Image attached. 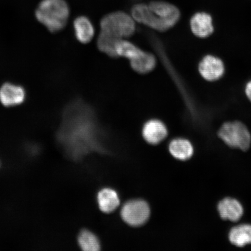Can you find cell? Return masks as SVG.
I'll return each mask as SVG.
<instances>
[{"instance_id":"cell-1","label":"cell","mask_w":251,"mask_h":251,"mask_svg":"<svg viewBox=\"0 0 251 251\" xmlns=\"http://www.w3.org/2000/svg\"><path fill=\"white\" fill-rule=\"evenodd\" d=\"M102 137L92 106L80 99L65 106L56 139L70 158L79 160L88 153L102 150Z\"/></svg>"},{"instance_id":"cell-2","label":"cell","mask_w":251,"mask_h":251,"mask_svg":"<svg viewBox=\"0 0 251 251\" xmlns=\"http://www.w3.org/2000/svg\"><path fill=\"white\" fill-rule=\"evenodd\" d=\"M135 21L152 29L165 31L177 23L180 17L178 9L170 3L152 1L149 4H139L131 9Z\"/></svg>"},{"instance_id":"cell-3","label":"cell","mask_w":251,"mask_h":251,"mask_svg":"<svg viewBox=\"0 0 251 251\" xmlns=\"http://www.w3.org/2000/svg\"><path fill=\"white\" fill-rule=\"evenodd\" d=\"M70 14V8L65 0H42L35 12L37 20L52 33L64 29Z\"/></svg>"},{"instance_id":"cell-4","label":"cell","mask_w":251,"mask_h":251,"mask_svg":"<svg viewBox=\"0 0 251 251\" xmlns=\"http://www.w3.org/2000/svg\"><path fill=\"white\" fill-rule=\"evenodd\" d=\"M217 136L229 148L246 152L251 145V133L247 126L240 121L225 122L219 127Z\"/></svg>"},{"instance_id":"cell-5","label":"cell","mask_w":251,"mask_h":251,"mask_svg":"<svg viewBox=\"0 0 251 251\" xmlns=\"http://www.w3.org/2000/svg\"><path fill=\"white\" fill-rule=\"evenodd\" d=\"M132 17L125 12H112L103 17L100 23L101 31L112 34L118 38L125 39L133 36L136 24Z\"/></svg>"},{"instance_id":"cell-6","label":"cell","mask_w":251,"mask_h":251,"mask_svg":"<svg viewBox=\"0 0 251 251\" xmlns=\"http://www.w3.org/2000/svg\"><path fill=\"white\" fill-rule=\"evenodd\" d=\"M150 215L149 204L143 200H131L122 207L121 216L126 224L139 227L148 221Z\"/></svg>"},{"instance_id":"cell-7","label":"cell","mask_w":251,"mask_h":251,"mask_svg":"<svg viewBox=\"0 0 251 251\" xmlns=\"http://www.w3.org/2000/svg\"><path fill=\"white\" fill-rule=\"evenodd\" d=\"M217 211L222 221L233 225L240 222L244 214L242 203L231 197H226L220 200L217 204Z\"/></svg>"},{"instance_id":"cell-8","label":"cell","mask_w":251,"mask_h":251,"mask_svg":"<svg viewBox=\"0 0 251 251\" xmlns=\"http://www.w3.org/2000/svg\"><path fill=\"white\" fill-rule=\"evenodd\" d=\"M24 87L11 82L0 86V102L5 107H14L23 103L26 99Z\"/></svg>"},{"instance_id":"cell-9","label":"cell","mask_w":251,"mask_h":251,"mask_svg":"<svg viewBox=\"0 0 251 251\" xmlns=\"http://www.w3.org/2000/svg\"><path fill=\"white\" fill-rule=\"evenodd\" d=\"M229 242L238 249L251 246V224L239 222L231 227L228 233Z\"/></svg>"},{"instance_id":"cell-10","label":"cell","mask_w":251,"mask_h":251,"mask_svg":"<svg viewBox=\"0 0 251 251\" xmlns=\"http://www.w3.org/2000/svg\"><path fill=\"white\" fill-rule=\"evenodd\" d=\"M142 134L147 143L156 145L166 139L168 130L164 122L152 119L146 122L143 126Z\"/></svg>"},{"instance_id":"cell-11","label":"cell","mask_w":251,"mask_h":251,"mask_svg":"<svg viewBox=\"0 0 251 251\" xmlns=\"http://www.w3.org/2000/svg\"><path fill=\"white\" fill-rule=\"evenodd\" d=\"M199 71L205 80L211 81L217 80L224 74V63L215 56H206L200 64Z\"/></svg>"},{"instance_id":"cell-12","label":"cell","mask_w":251,"mask_h":251,"mask_svg":"<svg viewBox=\"0 0 251 251\" xmlns=\"http://www.w3.org/2000/svg\"><path fill=\"white\" fill-rule=\"evenodd\" d=\"M169 151L175 159L182 162L190 161L195 153L193 143L183 137L173 139L169 143Z\"/></svg>"},{"instance_id":"cell-13","label":"cell","mask_w":251,"mask_h":251,"mask_svg":"<svg viewBox=\"0 0 251 251\" xmlns=\"http://www.w3.org/2000/svg\"><path fill=\"white\" fill-rule=\"evenodd\" d=\"M193 33L200 38H205L213 31L211 16L205 12H199L193 16L190 21Z\"/></svg>"},{"instance_id":"cell-14","label":"cell","mask_w":251,"mask_h":251,"mask_svg":"<svg viewBox=\"0 0 251 251\" xmlns=\"http://www.w3.org/2000/svg\"><path fill=\"white\" fill-rule=\"evenodd\" d=\"M74 29L75 37L78 42L83 44L90 43L95 34L92 22L84 16H80L75 19Z\"/></svg>"},{"instance_id":"cell-15","label":"cell","mask_w":251,"mask_h":251,"mask_svg":"<svg viewBox=\"0 0 251 251\" xmlns=\"http://www.w3.org/2000/svg\"><path fill=\"white\" fill-rule=\"evenodd\" d=\"M97 201L100 209L106 213L114 212L120 204L118 193L109 188H103L100 191L97 196Z\"/></svg>"},{"instance_id":"cell-16","label":"cell","mask_w":251,"mask_h":251,"mask_svg":"<svg viewBox=\"0 0 251 251\" xmlns=\"http://www.w3.org/2000/svg\"><path fill=\"white\" fill-rule=\"evenodd\" d=\"M133 70L140 74H147L154 70L156 60L155 56L151 53L142 50L136 57L130 61Z\"/></svg>"},{"instance_id":"cell-17","label":"cell","mask_w":251,"mask_h":251,"mask_svg":"<svg viewBox=\"0 0 251 251\" xmlns=\"http://www.w3.org/2000/svg\"><path fill=\"white\" fill-rule=\"evenodd\" d=\"M121 39L114 35L101 31L98 39L97 47L100 51L104 53L110 57L115 58L118 57L116 52V46L118 41Z\"/></svg>"},{"instance_id":"cell-18","label":"cell","mask_w":251,"mask_h":251,"mask_svg":"<svg viewBox=\"0 0 251 251\" xmlns=\"http://www.w3.org/2000/svg\"><path fill=\"white\" fill-rule=\"evenodd\" d=\"M77 242L80 249L84 251H98L101 249L98 238L89 230H84L80 232Z\"/></svg>"},{"instance_id":"cell-19","label":"cell","mask_w":251,"mask_h":251,"mask_svg":"<svg viewBox=\"0 0 251 251\" xmlns=\"http://www.w3.org/2000/svg\"><path fill=\"white\" fill-rule=\"evenodd\" d=\"M141 51L142 50L139 47L125 39L119 40L116 46L118 56L127 58L129 61L136 57Z\"/></svg>"},{"instance_id":"cell-20","label":"cell","mask_w":251,"mask_h":251,"mask_svg":"<svg viewBox=\"0 0 251 251\" xmlns=\"http://www.w3.org/2000/svg\"><path fill=\"white\" fill-rule=\"evenodd\" d=\"M246 92L248 98H249L250 101H251V81H250V82L247 84V85L246 86Z\"/></svg>"},{"instance_id":"cell-21","label":"cell","mask_w":251,"mask_h":251,"mask_svg":"<svg viewBox=\"0 0 251 251\" xmlns=\"http://www.w3.org/2000/svg\"><path fill=\"white\" fill-rule=\"evenodd\" d=\"M1 161H0V169H1Z\"/></svg>"}]
</instances>
